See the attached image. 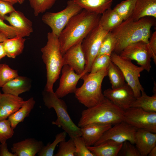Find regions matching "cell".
<instances>
[{
  "instance_id": "cell-1",
  "label": "cell",
  "mask_w": 156,
  "mask_h": 156,
  "mask_svg": "<svg viewBox=\"0 0 156 156\" xmlns=\"http://www.w3.org/2000/svg\"><path fill=\"white\" fill-rule=\"evenodd\" d=\"M101 16L83 9L71 18L58 37L62 55L71 47L82 41L99 24Z\"/></svg>"
},
{
  "instance_id": "cell-2",
  "label": "cell",
  "mask_w": 156,
  "mask_h": 156,
  "mask_svg": "<svg viewBox=\"0 0 156 156\" xmlns=\"http://www.w3.org/2000/svg\"><path fill=\"white\" fill-rule=\"evenodd\" d=\"M153 18L145 17L134 21L131 17L110 31L116 40L113 52L119 54L125 47L132 44L139 42L148 43L151 28L155 24Z\"/></svg>"
},
{
  "instance_id": "cell-3",
  "label": "cell",
  "mask_w": 156,
  "mask_h": 156,
  "mask_svg": "<svg viewBox=\"0 0 156 156\" xmlns=\"http://www.w3.org/2000/svg\"><path fill=\"white\" fill-rule=\"evenodd\" d=\"M124 111L105 97L99 104L83 110L77 126L92 124L114 125L124 120Z\"/></svg>"
},
{
  "instance_id": "cell-4",
  "label": "cell",
  "mask_w": 156,
  "mask_h": 156,
  "mask_svg": "<svg viewBox=\"0 0 156 156\" xmlns=\"http://www.w3.org/2000/svg\"><path fill=\"white\" fill-rule=\"evenodd\" d=\"M47 39L46 44L41 49L47 71V81L44 90L53 92L54 84L59 78L64 63L58 37L51 32L47 33Z\"/></svg>"
},
{
  "instance_id": "cell-5",
  "label": "cell",
  "mask_w": 156,
  "mask_h": 156,
  "mask_svg": "<svg viewBox=\"0 0 156 156\" xmlns=\"http://www.w3.org/2000/svg\"><path fill=\"white\" fill-rule=\"evenodd\" d=\"M108 66L94 73H87L81 79L82 85L77 88L74 93L79 102L87 108L99 104L104 98L102 90V84L107 75Z\"/></svg>"
},
{
  "instance_id": "cell-6",
  "label": "cell",
  "mask_w": 156,
  "mask_h": 156,
  "mask_svg": "<svg viewBox=\"0 0 156 156\" xmlns=\"http://www.w3.org/2000/svg\"><path fill=\"white\" fill-rule=\"evenodd\" d=\"M44 105L48 109L53 108L57 114V119L52 123L61 128L70 138L81 136L80 128L76 125L71 119L68 112L65 102L57 97L54 92L44 90L42 92Z\"/></svg>"
},
{
  "instance_id": "cell-7",
  "label": "cell",
  "mask_w": 156,
  "mask_h": 156,
  "mask_svg": "<svg viewBox=\"0 0 156 156\" xmlns=\"http://www.w3.org/2000/svg\"><path fill=\"white\" fill-rule=\"evenodd\" d=\"M111 61L116 65L122 72L127 83L132 90L135 98L140 97L144 90L139 81L140 73L144 70L135 65L131 60L123 57L114 52L110 55Z\"/></svg>"
},
{
  "instance_id": "cell-8",
  "label": "cell",
  "mask_w": 156,
  "mask_h": 156,
  "mask_svg": "<svg viewBox=\"0 0 156 156\" xmlns=\"http://www.w3.org/2000/svg\"><path fill=\"white\" fill-rule=\"evenodd\" d=\"M82 10L73 0H69L64 9L56 12H46L43 15L42 19L51 28V32L58 37L71 18Z\"/></svg>"
},
{
  "instance_id": "cell-9",
  "label": "cell",
  "mask_w": 156,
  "mask_h": 156,
  "mask_svg": "<svg viewBox=\"0 0 156 156\" xmlns=\"http://www.w3.org/2000/svg\"><path fill=\"white\" fill-rule=\"evenodd\" d=\"M108 32L99 24L82 40L81 48L86 61L84 71L87 73L90 72L92 63L98 55L102 40Z\"/></svg>"
},
{
  "instance_id": "cell-10",
  "label": "cell",
  "mask_w": 156,
  "mask_h": 156,
  "mask_svg": "<svg viewBox=\"0 0 156 156\" xmlns=\"http://www.w3.org/2000/svg\"><path fill=\"white\" fill-rule=\"evenodd\" d=\"M123 121L137 129H144L156 133V112L130 107L124 110Z\"/></svg>"
},
{
  "instance_id": "cell-11",
  "label": "cell",
  "mask_w": 156,
  "mask_h": 156,
  "mask_svg": "<svg viewBox=\"0 0 156 156\" xmlns=\"http://www.w3.org/2000/svg\"><path fill=\"white\" fill-rule=\"evenodd\" d=\"M119 54L131 60H135L144 70L150 71L152 56L148 43L139 42L132 44L125 47Z\"/></svg>"
},
{
  "instance_id": "cell-12",
  "label": "cell",
  "mask_w": 156,
  "mask_h": 156,
  "mask_svg": "<svg viewBox=\"0 0 156 156\" xmlns=\"http://www.w3.org/2000/svg\"><path fill=\"white\" fill-rule=\"evenodd\" d=\"M137 129L122 121L114 125L106 131L94 145L109 140L123 143L128 141L134 144L135 132Z\"/></svg>"
},
{
  "instance_id": "cell-13",
  "label": "cell",
  "mask_w": 156,
  "mask_h": 156,
  "mask_svg": "<svg viewBox=\"0 0 156 156\" xmlns=\"http://www.w3.org/2000/svg\"><path fill=\"white\" fill-rule=\"evenodd\" d=\"M62 75L60 79L59 86L55 92L59 98H63L69 93H75L78 82L85 73L78 74L68 65H64L61 71Z\"/></svg>"
},
{
  "instance_id": "cell-14",
  "label": "cell",
  "mask_w": 156,
  "mask_h": 156,
  "mask_svg": "<svg viewBox=\"0 0 156 156\" xmlns=\"http://www.w3.org/2000/svg\"><path fill=\"white\" fill-rule=\"evenodd\" d=\"M103 93L105 97L124 111L130 107L135 98L132 90L127 83L118 88L107 89Z\"/></svg>"
},
{
  "instance_id": "cell-15",
  "label": "cell",
  "mask_w": 156,
  "mask_h": 156,
  "mask_svg": "<svg viewBox=\"0 0 156 156\" xmlns=\"http://www.w3.org/2000/svg\"><path fill=\"white\" fill-rule=\"evenodd\" d=\"M80 42L69 48L62 55L64 65H67L78 74L85 71L86 61Z\"/></svg>"
},
{
  "instance_id": "cell-16",
  "label": "cell",
  "mask_w": 156,
  "mask_h": 156,
  "mask_svg": "<svg viewBox=\"0 0 156 156\" xmlns=\"http://www.w3.org/2000/svg\"><path fill=\"white\" fill-rule=\"evenodd\" d=\"M134 144L141 156H147L156 146V134L144 129H138L135 132Z\"/></svg>"
},
{
  "instance_id": "cell-17",
  "label": "cell",
  "mask_w": 156,
  "mask_h": 156,
  "mask_svg": "<svg viewBox=\"0 0 156 156\" xmlns=\"http://www.w3.org/2000/svg\"><path fill=\"white\" fill-rule=\"evenodd\" d=\"M44 146L41 141L28 138L13 143L11 150L16 156H35Z\"/></svg>"
},
{
  "instance_id": "cell-18",
  "label": "cell",
  "mask_w": 156,
  "mask_h": 156,
  "mask_svg": "<svg viewBox=\"0 0 156 156\" xmlns=\"http://www.w3.org/2000/svg\"><path fill=\"white\" fill-rule=\"evenodd\" d=\"M112 125L110 124H92L80 128L81 136L86 146H94Z\"/></svg>"
},
{
  "instance_id": "cell-19",
  "label": "cell",
  "mask_w": 156,
  "mask_h": 156,
  "mask_svg": "<svg viewBox=\"0 0 156 156\" xmlns=\"http://www.w3.org/2000/svg\"><path fill=\"white\" fill-rule=\"evenodd\" d=\"M25 101L19 96L2 94L0 103V120L6 119L19 109Z\"/></svg>"
},
{
  "instance_id": "cell-20",
  "label": "cell",
  "mask_w": 156,
  "mask_h": 156,
  "mask_svg": "<svg viewBox=\"0 0 156 156\" xmlns=\"http://www.w3.org/2000/svg\"><path fill=\"white\" fill-rule=\"evenodd\" d=\"M4 20L20 30L25 37L29 36L33 32L32 22L21 11L16 10L10 13L5 16Z\"/></svg>"
},
{
  "instance_id": "cell-21",
  "label": "cell",
  "mask_w": 156,
  "mask_h": 156,
  "mask_svg": "<svg viewBox=\"0 0 156 156\" xmlns=\"http://www.w3.org/2000/svg\"><path fill=\"white\" fill-rule=\"evenodd\" d=\"M31 87V81L25 76H18L2 87L3 93L16 96L28 91Z\"/></svg>"
},
{
  "instance_id": "cell-22",
  "label": "cell",
  "mask_w": 156,
  "mask_h": 156,
  "mask_svg": "<svg viewBox=\"0 0 156 156\" xmlns=\"http://www.w3.org/2000/svg\"><path fill=\"white\" fill-rule=\"evenodd\" d=\"M123 143L109 140L97 145L87 147L94 156H117Z\"/></svg>"
},
{
  "instance_id": "cell-23",
  "label": "cell",
  "mask_w": 156,
  "mask_h": 156,
  "mask_svg": "<svg viewBox=\"0 0 156 156\" xmlns=\"http://www.w3.org/2000/svg\"><path fill=\"white\" fill-rule=\"evenodd\" d=\"M134 21L141 18H156V0H135V7L131 16Z\"/></svg>"
},
{
  "instance_id": "cell-24",
  "label": "cell",
  "mask_w": 156,
  "mask_h": 156,
  "mask_svg": "<svg viewBox=\"0 0 156 156\" xmlns=\"http://www.w3.org/2000/svg\"><path fill=\"white\" fill-rule=\"evenodd\" d=\"M82 9L101 14L111 8L114 0H73Z\"/></svg>"
},
{
  "instance_id": "cell-25",
  "label": "cell",
  "mask_w": 156,
  "mask_h": 156,
  "mask_svg": "<svg viewBox=\"0 0 156 156\" xmlns=\"http://www.w3.org/2000/svg\"><path fill=\"white\" fill-rule=\"evenodd\" d=\"M36 101L31 97L25 102L23 105L17 111L10 116L8 120L10 122L12 127L14 129L18 125L23 122L29 114L34 108Z\"/></svg>"
},
{
  "instance_id": "cell-26",
  "label": "cell",
  "mask_w": 156,
  "mask_h": 156,
  "mask_svg": "<svg viewBox=\"0 0 156 156\" xmlns=\"http://www.w3.org/2000/svg\"><path fill=\"white\" fill-rule=\"evenodd\" d=\"M26 39L24 37L16 36L7 38L3 42L6 56L9 58H15L23 52Z\"/></svg>"
},
{
  "instance_id": "cell-27",
  "label": "cell",
  "mask_w": 156,
  "mask_h": 156,
  "mask_svg": "<svg viewBox=\"0 0 156 156\" xmlns=\"http://www.w3.org/2000/svg\"><path fill=\"white\" fill-rule=\"evenodd\" d=\"M123 21L117 13L111 8L101 14L99 24L104 29L109 32L118 26Z\"/></svg>"
},
{
  "instance_id": "cell-28",
  "label": "cell",
  "mask_w": 156,
  "mask_h": 156,
  "mask_svg": "<svg viewBox=\"0 0 156 156\" xmlns=\"http://www.w3.org/2000/svg\"><path fill=\"white\" fill-rule=\"evenodd\" d=\"M130 107L141 108L148 112H156V93L150 96L144 90L142 91L140 96L135 98L132 102Z\"/></svg>"
},
{
  "instance_id": "cell-29",
  "label": "cell",
  "mask_w": 156,
  "mask_h": 156,
  "mask_svg": "<svg viewBox=\"0 0 156 156\" xmlns=\"http://www.w3.org/2000/svg\"><path fill=\"white\" fill-rule=\"evenodd\" d=\"M107 76L109 77L112 89L120 87L126 83L121 70L111 61L108 66Z\"/></svg>"
},
{
  "instance_id": "cell-30",
  "label": "cell",
  "mask_w": 156,
  "mask_h": 156,
  "mask_svg": "<svg viewBox=\"0 0 156 156\" xmlns=\"http://www.w3.org/2000/svg\"><path fill=\"white\" fill-rule=\"evenodd\" d=\"M135 3V0H125L117 4L113 9L125 21L132 16Z\"/></svg>"
},
{
  "instance_id": "cell-31",
  "label": "cell",
  "mask_w": 156,
  "mask_h": 156,
  "mask_svg": "<svg viewBox=\"0 0 156 156\" xmlns=\"http://www.w3.org/2000/svg\"><path fill=\"white\" fill-rule=\"evenodd\" d=\"M116 44L115 38L110 31L109 32L102 40L97 55H110L114 50Z\"/></svg>"
},
{
  "instance_id": "cell-32",
  "label": "cell",
  "mask_w": 156,
  "mask_h": 156,
  "mask_svg": "<svg viewBox=\"0 0 156 156\" xmlns=\"http://www.w3.org/2000/svg\"><path fill=\"white\" fill-rule=\"evenodd\" d=\"M67 133L65 131L57 134L54 141L52 143H48L44 146L40 151L38 153L39 156H53L54 152L57 145L61 142L66 140Z\"/></svg>"
},
{
  "instance_id": "cell-33",
  "label": "cell",
  "mask_w": 156,
  "mask_h": 156,
  "mask_svg": "<svg viewBox=\"0 0 156 156\" xmlns=\"http://www.w3.org/2000/svg\"><path fill=\"white\" fill-rule=\"evenodd\" d=\"M57 0H29L34 15L38 16L51 8Z\"/></svg>"
},
{
  "instance_id": "cell-34",
  "label": "cell",
  "mask_w": 156,
  "mask_h": 156,
  "mask_svg": "<svg viewBox=\"0 0 156 156\" xmlns=\"http://www.w3.org/2000/svg\"><path fill=\"white\" fill-rule=\"evenodd\" d=\"M18 76V71L5 64H0V87Z\"/></svg>"
},
{
  "instance_id": "cell-35",
  "label": "cell",
  "mask_w": 156,
  "mask_h": 156,
  "mask_svg": "<svg viewBox=\"0 0 156 156\" xmlns=\"http://www.w3.org/2000/svg\"><path fill=\"white\" fill-rule=\"evenodd\" d=\"M75 148L73 138L67 141H63L59 143V149L55 156H75Z\"/></svg>"
},
{
  "instance_id": "cell-36",
  "label": "cell",
  "mask_w": 156,
  "mask_h": 156,
  "mask_svg": "<svg viewBox=\"0 0 156 156\" xmlns=\"http://www.w3.org/2000/svg\"><path fill=\"white\" fill-rule=\"evenodd\" d=\"M110 55H97L92 63L90 73H94L108 66L111 61Z\"/></svg>"
},
{
  "instance_id": "cell-37",
  "label": "cell",
  "mask_w": 156,
  "mask_h": 156,
  "mask_svg": "<svg viewBox=\"0 0 156 156\" xmlns=\"http://www.w3.org/2000/svg\"><path fill=\"white\" fill-rule=\"evenodd\" d=\"M14 129L8 120H0V142L1 143L6 142L11 138L14 134Z\"/></svg>"
},
{
  "instance_id": "cell-38",
  "label": "cell",
  "mask_w": 156,
  "mask_h": 156,
  "mask_svg": "<svg viewBox=\"0 0 156 156\" xmlns=\"http://www.w3.org/2000/svg\"><path fill=\"white\" fill-rule=\"evenodd\" d=\"M73 139L75 148V156H94L87 147L81 136L75 137Z\"/></svg>"
},
{
  "instance_id": "cell-39",
  "label": "cell",
  "mask_w": 156,
  "mask_h": 156,
  "mask_svg": "<svg viewBox=\"0 0 156 156\" xmlns=\"http://www.w3.org/2000/svg\"><path fill=\"white\" fill-rule=\"evenodd\" d=\"M0 33L5 35L8 38L16 36L24 37L23 34L16 28L6 24L0 18Z\"/></svg>"
},
{
  "instance_id": "cell-40",
  "label": "cell",
  "mask_w": 156,
  "mask_h": 156,
  "mask_svg": "<svg viewBox=\"0 0 156 156\" xmlns=\"http://www.w3.org/2000/svg\"><path fill=\"white\" fill-rule=\"evenodd\" d=\"M117 156H141L135 146L128 141L123 142Z\"/></svg>"
},
{
  "instance_id": "cell-41",
  "label": "cell",
  "mask_w": 156,
  "mask_h": 156,
  "mask_svg": "<svg viewBox=\"0 0 156 156\" xmlns=\"http://www.w3.org/2000/svg\"><path fill=\"white\" fill-rule=\"evenodd\" d=\"M16 10L13 5L8 2L0 0V18L4 20L5 16L8 14Z\"/></svg>"
},
{
  "instance_id": "cell-42",
  "label": "cell",
  "mask_w": 156,
  "mask_h": 156,
  "mask_svg": "<svg viewBox=\"0 0 156 156\" xmlns=\"http://www.w3.org/2000/svg\"><path fill=\"white\" fill-rule=\"evenodd\" d=\"M148 45L152 55V59L155 64H156V31L152 34L149 39Z\"/></svg>"
},
{
  "instance_id": "cell-43",
  "label": "cell",
  "mask_w": 156,
  "mask_h": 156,
  "mask_svg": "<svg viewBox=\"0 0 156 156\" xmlns=\"http://www.w3.org/2000/svg\"><path fill=\"white\" fill-rule=\"evenodd\" d=\"M0 156H16L12 153L9 151L6 142L0 145Z\"/></svg>"
},
{
  "instance_id": "cell-44",
  "label": "cell",
  "mask_w": 156,
  "mask_h": 156,
  "mask_svg": "<svg viewBox=\"0 0 156 156\" xmlns=\"http://www.w3.org/2000/svg\"><path fill=\"white\" fill-rule=\"evenodd\" d=\"M6 56L3 42L0 43V61L2 58Z\"/></svg>"
},
{
  "instance_id": "cell-45",
  "label": "cell",
  "mask_w": 156,
  "mask_h": 156,
  "mask_svg": "<svg viewBox=\"0 0 156 156\" xmlns=\"http://www.w3.org/2000/svg\"><path fill=\"white\" fill-rule=\"evenodd\" d=\"M149 156H156V146L154 147L149 152L148 155Z\"/></svg>"
},
{
  "instance_id": "cell-46",
  "label": "cell",
  "mask_w": 156,
  "mask_h": 156,
  "mask_svg": "<svg viewBox=\"0 0 156 156\" xmlns=\"http://www.w3.org/2000/svg\"><path fill=\"white\" fill-rule=\"evenodd\" d=\"M7 38L5 35L2 34L0 33V43L3 42Z\"/></svg>"
},
{
  "instance_id": "cell-47",
  "label": "cell",
  "mask_w": 156,
  "mask_h": 156,
  "mask_svg": "<svg viewBox=\"0 0 156 156\" xmlns=\"http://www.w3.org/2000/svg\"><path fill=\"white\" fill-rule=\"evenodd\" d=\"M4 1L8 2L13 5L17 3L16 0H2Z\"/></svg>"
},
{
  "instance_id": "cell-48",
  "label": "cell",
  "mask_w": 156,
  "mask_h": 156,
  "mask_svg": "<svg viewBox=\"0 0 156 156\" xmlns=\"http://www.w3.org/2000/svg\"><path fill=\"white\" fill-rule=\"evenodd\" d=\"M17 3H19L20 4H22L23 3L25 0H16Z\"/></svg>"
},
{
  "instance_id": "cell-49",
  "label": "cell",
  "mask_w": 156,
  "mask_h": 156,
  "mask_svg": "<svg viewBox=\"0 0 156 156\" xmlns=\"http://www.w3.org/2000/svg\"><path fill=\"white\" fill-rule=\"evenodd\" d=\"M2 94L0 91V103L1 100Z\"/></svg>"
}]
</instances>
